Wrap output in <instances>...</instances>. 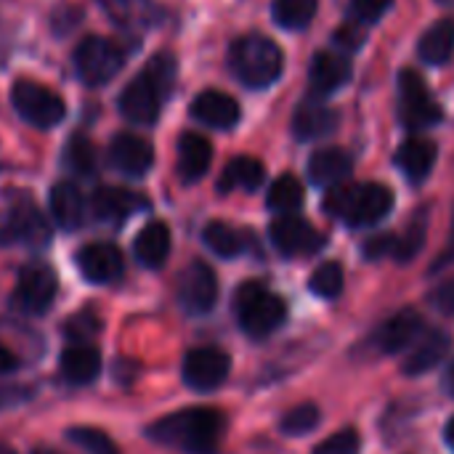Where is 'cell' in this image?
<instances>
[{"instance_id": "31", "label": "cell", "mask_w": 454, "mask_h": 454, "mask_svg": "<svg viewBox=\"0 0 454 454\" xmlns=\"http://www.w3.org/2000/svg\"><path fill=\"white\" fill-rule=\"evenodd\" d=\"M266 205H269V210H274L279 215H295L303 207V184L290 173L279 176L269 186Z\"/></svg>"}, {"instance_id": "30", "label": "cell", "mask_w": 454, "mask_h": 454, "mask_svg": "<svg viewBox=\"0 0 454 454\" xmlns=\"http://www.w3.org/2000/svg\"><path fill=\"white\" fill-rule=\"evenodd\" d=\"M106 16L125 29H144L154 21V5L149 0H98Z\"/></svg>"}, {"instance_id": "3", "label": "cell", "mask_w": 454, "mask_h": 454, "mask_svg": "<svg viewBox=\"0 0 454 454\" xmlns=\"http://www.w3.org/2000/svg\"><path fill=\"white\" fill-rule=\"evenodd\" d=\"M325 213L351 229L372 226L394 210V192L386 184H340L327 192Z\"/></svg>"}, {"instance_id": "40", "label": "cell", "mask_w": 454, "mask_h": 454, "mask_svg": "<svg viewBox=\"0 0 454 454\" xmlns=\"http://www.w3.org/2000/svg\"><path fill=\"white\" fill-rule=\"evenodd\" d=\"M359 450H362L359 434L354 428H343L335 436H330L327 442H322L314 450V454H359Z\"/></svg>"}, {"instance_id": "45", "label": "cell", "mask_w": 454, "mask_h": 454, "mask_svg": "<svg viewBox=\"0 0 454 454\" xmlns=\"http://www.w3.org/2000/svg\"><path fill=\"white\" fill-rule=\"evenodd\" d=\"M13 367H16V356H13L8 348H3V346H0V375L11 372Z\"/></svg>"}, {"instance_id": "43", "label": "cell", "mask_w": 454, "mask_h": 454, "mask_svg": "<svg viewBox=\"0 0 454 454\" xmlns=\"http://www.w3.org/2000/svg\"><path fill=\"white\" fill-rule=\"evenodd\" d=\"M428 301H431V306H434L439 314L454 317V274L452 277H447L442 285H436V287L431 290Z\"/></svg>"}, {"instance_id": "5", "label": "cell", "mask_w": 454, "mask_h": 454, "mask_svg": "<svg viewBox=\"0 0 454 454\" xmlns=\"http://www.w3.org/2000/svg\"><path fill=\"white\" fill-rule=\"evenodd\" d=\"M234 311H237L239 327L250 338H266L277 333L282 322L287 319V303L277 293L263 287L261 282H245L237 290Z\"/></svg>"}, {"instance_id": "23", "label": "cell", "mask_w": 454, "mask_h": 454, "mask_svg": "<svg viewBox=\"0 0 454 454\" xmlns=\"http://www.w3.org/2000/svg\"><path fill=\"white\" fill-rule=\"evenodd\" d=\"M436 144L428 141V138H407L399 149H396V168L402 170V176L410 181V184H423L434 165H436Z\"/></svg>"}, {"instance_id": "7", "label": "cell", "mask_w": 454, "mask_h": 454, "mask_svg": "<svg viewBox=\"0 0 454 454\" xmlns=\"http://www.w3.org/2000/svg\"><path fill=\"white\" fill-rule=\"evenodd\" d=\"M11 104H13V109H16V114L21 120H27L35 128H43V130L59 125L64 120V114H67L64 98L56 90H51V88H45L40 82H32V80L13 82Z\"/></svg>"}, {"instance_id": "11", "label": "cell", "mask_w": 454, "mask_h": 454, "mask_svg": "<svg viewBox=\"0 0 454 454\" xmlns=\"http://www.w3.org/2000/svg\"><path fill=\"white\" fill-rule=\"evenodd\" d=\"M215 301H218V277H215V271L202 261L189 263L178 277V303L184 306V311L194 314V317L210 314Z\"/></svg>"}, {"instance_id": "19", "label": "cell", "mask_w": 454, "mask_h": 454, "mask_svg": "<svg viewBox=\"0 0 454 454\" xmlns=\"http://www.w3.org/2000/svg\"><path fill=\"white\" fill-rule=\"evenodd\" d=\"M450 348H452V338H450L447 333H442V330L426 333V335L407 351V359H404V364H402L404 375L418 378V375L434 372V370L447 359Z\"/></svg>"}, {"instance_id": "28", "label": "cell", "mask_w": 454, "mask_h": 454, "mask_svg": "<svg viewBox=\"0 0 454 454\" xmlns=\"http://www.w3.org/2000/svg\"><path fill=\"white\" fill-rule=\"evenodd\" d=\"M263 178H266V168H263L261 160H255V157H234L223 168V173L218 178V192H223V194L237 192V189L258 192L263 186Z\"/></svg>"}, {"instance_id": "10", "label": "cell", "mask_w": 454, "mask_h": 454, "mask_svg": "<svg viewBox=\"0 0 454 454\" xmlns=\"http://www.w3.org/2000/svg\"><path fill=\"white\" fill-rule=\"evenodd\" d=\"M59 290V279L51 266L29 263L21 269L16 287H13V306L24 314H43L51 309Z\"/></svg>"}, {"instance_id": "13", "label": "cell", "mask_w": 454, "mask_h": 454, "mask_svg": "<svg viewBox=\"0 0 454 454\" xmlns=\"http://www.w3.org/2000/svg\"><path fill=\"white\" fill-rule=\"evenodd\" d=\"M77 269L90 285H112L122 277V253L109 242H90L77 253Z\"/></svg>"}, {"instance_id": "17", "label": "cell", "mask_w": 454, "mask_h": 454, "mask_svg": "<svg viewBox=\"0 0 454 454\" xmlns=\"http://www.w3.org/2000/svg\"><path fill=\"white\" fill-rule=\"evenodd\" d=\"M338 128V114L319 98H303L293 114V133L298 141H317Z\"/></svg>"}, {"instance_id": "37", "label": "cell", "mask_w": 454, "mask_h": 454, "mask_svg": "<svg viewBox=\"0 0 454 454\" xmlns=\"http://www.w3.org/2000/svg\"><path fill=\"white\" fill-rule=\"evenodd\" d=\"M98 333H101V319H98L90 309L77 311V314H72V317L64 322V335H67L74 346H88Z\"/></svg>"}, {"instance_id": "46", "label": "cell", "mask_w": 454, "mask_h": 454, "mask_svg": "<svg viewBox=\"0 0 454 454\" xmlns=\"http://www.w3.org/2000/svg\"><path fill=\"white\" fill-rule=\"evenodd\" d=\"M452 261H454V229H452V237H450V247L442 253V258H439L436 269H442V266H447V263H452Z\"/></svg>"}, {"instance_id": "6", "label": "cell", "mask_w": 454, "mask_h": 454, "mask_svg": "<svg viewBox=\"0 0 454 454\" xmlns=\"http://www.w3.org/2000/svg\"><path fill=\"white\" fill-rule=\"evenodd\" d=\"M72 61H74L77 77L85 85L98 88V85H106L109 80H114V74L125 64V53H122V48L114 40L90 35V37L77 43Z\"/></svg>"}, {"instance_id": "39", "label": "cell", "mask_w": 454, "mask_h": 454, "mask_svg": "<svg viewBox=\"0 0 454 454\" xmlns=\"http://www.w3.org/2000/svg\"><path fill=\"white\" fill-rule=\"evenodd\" d=\"M69 442H74L80 450H85L88 454H120L114 442L104 431H96V428H72Z\"/></svg>"}, {"instance_id": "34", "label": "cell", "mask_w": 454, "mask_h": 454, "mask_svg": "<svg viewBox=\"0 0 454 454\" xmlns=\"http://www.w3.org/2000/svg\"><path fill=\"white\" fill-rule=\"evenodd\" d=\"M343 285H346V274H343V266L335 263V261H327V263H319L309 279V290L325 301H333L343 293Z\"/></svg>"}, {"instance_id": "26", "label": "cell", "mask_w": 454, "mask_h": 454, "mask_svg": "<svg viewBox=\"0 0 454 454\" xmlns=\"http://www.w3.org/2000/svg\"><path fill=\"white\" fill-rule=\"evenodd\" d=\"M59 372L69 386H88L101 375V356L90 346H72L61 354Z\"/></svg>"}, {"instance_id": "8", "label": "cell", "mask_w": 454, "mask_h": 454, "mask_svg": "<svg viewBox=\"0 0 454 454\" xmlns=\"http://www.w3.org/2000/svg\"><path fill=\"white\" fill-rule=\"evenodd\" d=\"M442 106L434 98V93L428 90L426 80L412 72L404 69L399 72V120L404 128L410 130H426L442 122Z\"/></svg>"}, {"instance_id": "42", "label": "cell", "mask_w": 454, "mask_h": 454, "mask_svg": "<svg viewBox=\"0 0 454 454\" xmlns=\"http://www.w3.org/2000/svg\"><path fill=\"white\" fill-rule=\"evenodd\" d=\"M396 253V234H375L364 242L362 255L370 261H380V258H391Z\"/></svg>"}, {"instance_id": "50", "label": "cell", "mask_w": 454, "mask_h": 454, "mask_svg": "<svg viewBox=\"0 0 454 454\" xmlns=\"http://www.w3.org/2000/svg\"><path fill=\"white\" fill-rule=\"evenodd\" d=\"M32 454H59V452H56V450H51V447H37Z\"/></svg>"}, {"instance_id": "2", "label": "cell", "mask_w": 454, "mask_h": 454, "mask_svg": "<svg viewBox=\"0 0 454 454\" xmlns=\"http://www.w3.org/2000/svg\"><path fill=\"white\" fill-rule=\"evenodd\" d=\"M173 80L176 59L170 53L152 56V61L120 93V114L133 125H154L162 98L173 90Z\"/></svg>"}, {"instance_id": "32", "label": "cell", "mask_w": 454, "mask_h": 454, "mask_svg": "<svg viewBox=\"0 0 454 454\" xmlns=\"http://www.w3.org/2000/svg\"><path fill=\"white\" fill-rule=\"evenodd\" d=\"M202 242L218 258H237L245 250V237L223 221H210L202 229Z\"/></svg>"}, {"instance_id": "29", "label": "cell", "mask_w": 454, "mask_h": 454, "mask_svg": "<svg viewBox=\"0 0 454 454\" xmlns=\"http://www.w3.org/2000/svg\"><path fill=\"white\" fill-rule=\"evenodd\" d=\"M454 53V19H442L436 21L418 43V56L431 64L442 67L452 59Z\"/></svg>"}, {"instance_id": "52", "label": "cell", "mask_w": 454, "mask_h": 454, "mask_svg": "<svg viewBox=\"0 0 454 454\" xmlns=\"http://www.w3.org/2000/svg\"><path fill=\"white\" fill-rule=\"evenodd\" d=\"M442 5H454V0H439Z\"/></svg>"}, {"instance_id": "21", "label": "cell", "mask_w": 454, "mask_h": 454, "mask_svg": "<svg viewBox=\"0 0 454 454\" xmlns=\"http://www.w3.org/2000/svg\"><path fill=\"white\" fill-rule=\"evenodd\" d=\"M306 170H309V178H311L314 186L335 189V186H340V184H346L351 178L354 162H351V157L343 149L325 146V149H317L311 154Z\"/></svg>"}, {"instance_id": "33", "label": "cell", "mask_w": 454, "mask_h": 454, "mask_svg": "<svg viewBox=\"0 0 454 454\" xmlns=\"http://www.w3.org/2000/svg\"><path fill=\"white\" fill-rule=\"evenodd\" d=\"M271 13L282 29L298 32L311 24V19L317 13V0H274Z\"/></svg>"}, {"instance_id": "38", "label": "cell", "mask_w": 454, "mask_h": 454, "mask_svg": "<svg viewBox=\"0 0 454 454\" xmlns=\"http://www.w3.org/2000/svg\"><path fill=\"white\" fill-rule=\"evenodd\" d=\"M423 245H426V215H418L410 223V229L402 237H396V253H394V258L399 263H410V261H415L420 255Z\"/></svg>"}, {"instance_id": "48", "label": "cell", "mask_w": 454, "mask_h": 454, "mask_svg": "<svg viewBox=\"0 0 454 454\" xmlns=\"http://www.w3.org/2000/svg\"><path fill=\"white\" fill-rule=\"evenodd\" d=\"M444 442H447V447L454 452V418L447 423V428H444Z\"/></svg>"}, {"instance_id": "9", "label": "cell", "mask_w": 454, "mask_h": 454, "mask_svg": "<svg viewBox=\"0 0 454 454\" xmlns=\"http://www.w3.org/2000/svg\"><path fill=\"white\" fill-rule=\"evenodd\" d=\"M231 370V359L229 354H223L221 348L205 346V348H192L184 356L181 364V378L184 383L197 391V394H210L215 388H221L229 378Z\"/></svg>"}, {"instance_id": "24", "label": "cell", "mask_w": 454, "mask_h": 454, "mask_svg": "<svg viewBox=\"0 0 454 454\" xmlns=\"http://www.w3.org/2000/svg\"><path fill=\"white\" fill-rule=\"evenodd\" d=\"M213 162V146L200 133H184L178 138V176L184 184H197L205 178Z\"/></svg>"}, {"instance_id": "35", "label": "cell", "mask_w": 454, "mask_h": 454, "mask_svg": "<svg viewBox=\"0 0 454 454\" xmlns=\"http://www.w3.org/2000/svg\"><path fill=\"white\" fill-rule=\"evenodd\" d=\"M64 162L72 173L77 176H90L96 170V149L90 144L88 136L82 133H74L69 141H67V152H64Z\"/></svg>"}, {"instance_id": "18", "label": "cell", "mask_w": 454, "mask_h": 454, "mask_svg": "<svg viewBox=\"0 0 454 454\" xmlns=\"http://www.w3.org/2000/svg\"><path fill=\"white\" fill-rule=\"evenodd\" d=\"M146 207V200L136 192L120 189V186H104L96 189V194L90 197V210L98 221H109V223H120L128 221L130 215L141 213Z\"/></svg>"}, {"instance_id": "12", "label": "cell", "mask_w": 454, "mask_h": 454, "mask_svg": "<svg viewBox=\"0 0 454 454\" xmlns=\"http://www.w3.org/2000/svg\"><path fill=\"white\" fill-rule=\"evenodd\" d=\"M269 239L277 247V253L298 258V255H311L322 247V234L303 218L298 215H279L269 226Z\"/></svg>"}, {"instance_id": "22", "label": "cell", "mask_w": 454, "mask_h": 454, "mask_svg": "<svg viewBox=\"0 0 454 454\" xmlns=\"http://www.w3.org/2000/svg\"><path fill=\"white\" fill-rule=\"evenodd\" d=\"M5 239L21 242V245H45L51 239L48 223L43 221L40 210L32 202H19L11 207L5 218Z\"/></svg>"}, {"instance_id": "15", "label": "cell", "mask_w": 454, "mask_h": 454, "mask_svg": "<svg viewBox=\"0 0 454 454\" xmlns=\"http://www.w3.org/2000/svg\"><path fill=\"white\" fill-rule=\"evenodd\" d=\"M420 335H423L420 314L412 309H404L380 325L375 343L383 354H402V351H410L420 340Z\"/></svg>"}, {"instance_id": "4", "label": "cell", "mask_w": 454, "mask_h": 454, "mask_svg": "<svg viewBox=\"0 0 454 454\" xmlns=\"http://www.w3.org/2000/svg\"><path fill=\"white\" fill-rule=\"evenodd\" d=\"M229 69L245 88L263 90L279 80L285 69V56L271 37L245 35L237 37L229 48Z\"/></svg>"}, {"instance_id": "49", "label": "cell", "mask_w": 454, "mask_h": 454, "mask_svg": "<svg viewBox=\"0 0 454 454\" xmlns=\"http://www.w3.org/2000/svg\"><path fill=\"white\" fill-rule=\"evenodd\" d=\"M444 386H447V391H450V394H454V362L450 364L447 375H444Z\"/></svg>"}, {"instance_id": "27", "label": "cell", "mask_w": 454, "mask_h": 454, "mask_svg": "<svg viewBox=\"0 0 454 454\" xmlns=\"http://www.w3.org/2000/svg\"><path fill=\"white\" fill-rule=\"evenodd\" d=\"M136 261L146 269H160L170 255V229L162 221L146 223L133 242Z\"/></svg>"}, {"instance_id": "14", "label": "cell", "mask_w": 454, "mask_h": 454, "mask_svg": "<svg viewBox=\"0 0 454 454\" xmlns=\"http://www.w3.org/2000/svg\"><path fill=\"white\" fill-rule=\"evenodd\" d=\"M109 162L128 178H144L154 165V149L146 138L133 133H120L112 138Z\"/></svg>"}, {"instance_id": "44", "label": "cell", "mask_w": 454, "mask_h": 454, "mask_svg": "<svg viewBox=\"0 0 454 454\" xmlns=\"http://www.w3.org/2000/svg\"><path fill=\"white\" fill-rule=\"evenodd\" d=\"M335 43L340 48H359L362 45V32H356L354 27H343L338 35H335Z\"/></svg>"}, {"instance_id": "25", "label": "cell", "mask_w": 454, "mask_h": 454, "mask_svg": "<svg viewBox=\"0 0 454 454\" xmlns=\"http://www.w3.org/2000/svg\"><path fill=\"white\" fill-rule=\"evenodd\" d=\"M51 213L61 229L74 231L85 223L88 202L72 181H61L51 189Z\"/></svg>"}, {"instance_id": "41", "label": "cell", "mask_w": 454, "mask_h": 454, "mask_svg": "<svg viewBox=\"0 0 454 454\" xmlns=\"http://www.w3.org/2000/svg\"><path fill=\"white\" fill-rule=\"evenodd\" d=\"M391 3L394 0H351V13L362 24H375L391 8Z\"/></svg>"}, {"instance_id": "1", "label": "cell", "mask_w": 454, "mask_h": 454, "mask_svg": "<svg viewBox=\"0 0 454 454\" xmlns=\"http://www.w3.org/2000/svg\"><path fill=\"white\" fill-rule=\"evenodd\" d=\"M146 434L149 439L186 454H213L221 444L223 418L218 410L192 407L157 420Z\"/></svg>"}, {"instance_id": "20", "label": "cell", "mask_w": 454, "mask_h": 454, "mask_svg": "<svg viewBox=\"0 0 454 454\" xmlns=\"http://www.w3.org/2000/svg\"><path fill=\"white\" fill-rule=\"evenodd\" d=\"M351 80V61L333 51H319L309 67V82L317 96H330Z\"/></svg>"}, {"instance_id": "51", "label": "cell", "mask_w": 454, "mask_h": 454, "mask_svg": "<svg viewBox=\"0 0 454 454\" xmlns=\"http://www.w3.org/2000/svg\"><path fill=\"white\" fill-rule=\"evenodd\" d=\"M0 454H16V452H13L11 447H3V444H0Z\"/></svg>"}, {"instance_id": "47", "label": "cell", "mask_w": 454, "mask_h": 454, "mask_svg": "<svg viewBox=\"0 0 454 454\" xmlns=\"http://www.w3.org/2000/svg\"><path fill=\"white\" fill-rule=\"evenodd\" d=\"M16 399H19L16 388H5V386H0V407H5V404H13Z\"/></svg>"}, {"instance_id": "36", "label": "cell", "mask_w": 454, "mask_h": 454, "mask_svg": "<svg viewBox=\"0 0 454 454\" xmlns=\"http://www.w3.org/2000/svg\"><path fill=\"white\" fill-rule=\"evenodd\" d=\"M319 420H322V415H319L317 404H298L282 418L279 431L285 436H303V434H311L319 426Z\"/></svg>"}, {"instance_id": "16", "label": "cell", "mask_w": 454, "mask_h": 454, "mask_svg": "<svg viewBox=\"0 0 454 454\" xmlns=\"http://www.w3.org/2000/svg\"><path fill=\"white\" fill-rule=\"evenodd\" d=\"M192 117L207 128L229 130L239 122V104L223 90H202L192 101Z\"/></svg>"}]
</instances>
